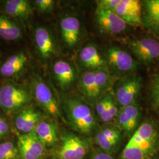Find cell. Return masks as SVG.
<instances>
[{"label":"cell","instance_id":"obj_6","mask_svg":"<svg viewBox=\"0 0 159 159\" xmlns=\"http://www.w3.org/2000/svg\"><path fill=\"white\" fill-rule=\"evenodd\" d=\"M129 46L131 52L142 63H152L159 58V42L154 39L144 37L134 40Z\"/></svg>","mask_w":159,"mask_h":159},{"label":"cell","instance_id":"obj_29","mask_svg":"<svg viewBox=\"0 0 159 159\" xmlns=\"http://www.w3.org/2000/svg\"><path fill=\"white\" fill-rule=\"evenodd\" d=\"M34 4L37 9L41 12H48L52 10L54 1L52 0H36Z\"/></svg>","mask_w":159,"mask_h":159},{"label":"cell","instance_id":"obj_27","mask_svg":"<svg viewBox=\"0 0 159 159\" xmlns=\"http://www.w3.org/2000/svg\"><path fill=\"white\" fill-rule=\"evenodd\" d=\"M102 135L106 137L107 139L110 140L116 143L119 144L121 139V131L118 127H113V126H104L99 129Z\"/></svg>","mask_w":159,"mask_h":159},{"label":"cell","instance_id":"obj_16","mask_svg":"<svg viewBox=\"0 0 159 159\" xmlns=\"http://www.w3.org/2000/svg\"><path fill=\"white\" fill-rule=\"evenodd\" d=\"M41 119V114L33 107H26L17 114L15 125L17 130L23 134L34 131Z\"/></svg>","mask_w":159,"mask_h":159},{"label":"cell","instance_id":"obj_2","mask_svg":"<svg viewBox=\"0 0 159 159\" xmlns=\"http://www.w3.org/2000/svg\"><path fill=\"white\" fill-rule=\"evenodd\" d=\"M63 109L71 127L80 134L90 136L96 130L97 119L89 105L75 97L63 102Z\"/></svg>","mask_w":159,"mask_h":159},{"label":"cell","instance_id":"obj_19","mask_svg":"<svg viewBox=\"0 0 159 159\" xmlns=\"http://www.w3.org/2000/svg\"><path fill=\"white\" fill-rule=\"evenodd\" d=\"M34 133L45 147H52L58 140V130L54 123L41 120L36 126Z\"/></svg>","mask_w":159,"mask_h":159},{"label":"cell","instance_id":"obj_26","mask_svg":"<svg viewBox=\"0 0 159 159\" xmlns=\"http://www.w3.org/2000/svg\"><path fill=\"white\" fill-rule=\"evenodd\" d=\"M96 83L98 89L101 94L104 91L110 84V74L105 68L96 70Z\"/></svg>","mask_w":159,"mask_h":159},{"label":"cell","instance_id":"obj_30","mask_svg":"<svg viewBox=\"0 0 159 159\" xmlns=\"http://www.w3.org/2000/svg\"><path fill=\"white\" fill-rule=\"evenodd\" d=\"M121 0H102L97 2V7L114 11Z\"/></svg>","mask_w":159,"mask_h":159},{"label":"cell","instance_id":"obj_1","mask_svg":"<svg viewBox=\"0 0 159 159\" xmlns=\"http://www.w3.org/2000/svg\"><path fill=\"white\" fill-rule=\"evenodd\" d=\"M159 136L156 126L149 121L139 125L120 154L119 159H149L157 152Z\"/></svg>","mask_w":159,"mask_h":159},{"label":"cell","instance_id":"obj_15","mask_svg":"<svg viewBox=\"0 0 159 159\" xmlns=\"http://www.w3.org/2000/svg\"><path fill=\"white\" fill-rule=\"evenodd\" d=\"M60 31L66 46L72 48L79 41L81 24L79 20L74 16L64 17L60 21Z\"/></svg>","mask_w":159,"mask_h":159},{"label":"cell","instance_id":"obj_10","mask_svg":"<svg viewBox=\"0 0 159 159\" xmlns=\"http://www.w3.org/2000/svg\"><path fill=\"white\" fill-rule=\"evenodd\" d=\"M140 119V108L134 102L120 108L116 120L120 130L131 136L138 127Z\"/></svg>","mask_w":159,"mask_h":159},{"label":"cell","instance_id":"obj_12","mask_svg":"<svg viewBox=\"0 0 159 159\" xmlns=\"http://www.w3.org/2000/svg\"><path fill=\"white\" fill-rule=\"evenodd\" d=\"M142 3L137 0H121L114 11L125 23L134 25L142 24Z\"/></svg>","mask_w":159,"mask_h":159},{"label":"cell","instance_id":"obj_11","mask_svg":"<svg viewBox=\"0 0 159 159\" xmlns=\"http://www.w3.org/2000/svg\"><path fill=\"white\" fill-rule=\"evenodd\" d=\"M106 57L108 64L119 71L130 72L136 69V61L128 52L119 47H110Z\"/></svg>","mask_w":159,"mask_h":159},{"label":"cell","instance_id":"obj_25","mask_svg":"<svg viewBox=\"0 0 159 159\" xmlns=\"http://www.w3.org/2000/svg\"><path fill=\"white\" fill-rule=\"evenodd\" d=\"M119 110L116 102L114 101L113 98L110 96H107V104L104 113L100 118V120L104 123H108L114 119H116Z\"/></svg>","mask_w":159,"mask_h":159},{"label":"cell","instance_id":"obj_32","mask_svg":"<svg viewBox=\"0 0 159 159\" xmlns=\"http://www.w3.org/2000/svg\"><path fill=\"white\" fill-rule=\"evenodd\" d=\"M90 159H114L111 154L106 153L100 148L94 150L91 152Z\"/></svg>","mask_w":159,"mask_h":159},{"label":"cell","instance_id":"obj_24","mask_svg":"<svg viewBox=\"0 0 159 159\" xmlns=\"http://www.w3.org/2000/svg\"><path fill=\"white\" fill-rule=\"evenodd\" d=\"M20 154L18 146L11 142L0 143V159H18Z\"/></svg>","mask_w":159,"mask_h":159},{"label":"cell","instance_id":"obj_23","mask_svg":"<svg viewBox=\"0 0 159 159\" xmlns=\"http://www.w3.org/2000/svg\"><path fill=\"white\" fill-rule=\"evenodd\" d=\"M23 37L21 29L7 16L0 14V37L7 41H17Z\"/></svg>","mask_w":159,"mask_h":159},{"label":"cell","instance_id":"obj_20","mask_svg":"<svg viewBox=\"0 0 159 159\" xmlns=\"http://www.w3.org/2000/svg\"><path fill=\"white\" fill-rule=\"evenodd\" d=\"M143 4V24L159 35V0H146Z\"/></svg>","mask_w":159,"mask_h":159},{"label":"cell","instance_id":"obj_28","mask_svg":"<svg viewBox=\"0 0 159 159\" xmlns=\"http://www.w3.org/2000/svg\"><path fill=\"white\" fill-rule=\"evenodd\" d=\"M150 97L153 106L159 110V73L152 81L150 86Z\"/></svg>","mask_w":159,"mask_h":159},{"label":"cell","instance_id":"obj_14","mask_svg":"<svg viewBox=\"0 0 159 159\" xmlns=\"http://www.w3.org/2000/svg\"><path fill=\"white\" fill-rule=\"evenodd\" d=\"M34 40L37 51L43 59L47 60L54 55L55 44L48 29L43 26L37 27L34 31Z\"/></svg>","mask_w":159,"mask_h":159},{"label":"cell","instance_id":"obj_33","mask_svg":"<svg viewBox=\"0 0 159 159\" xmlns=\"http://www.w3.org/2000/svg\"><path fill=\"white\" fill-rule=\"evenodd\" d=\"M3 119H4L3 117H1V116H0V123H1V121H2V120Z\"/></svg>","mask_w":159,"mask_h":159},{"label":"cell","instance_id":"obj_22","mask_svg":"<svg viewBox=\"0 0 159 159\" xmlns=\"http://www.w3.org/2000/svg\"><path fill=\"white\" fill-rule=\"evenodd\" d=\"M79 58L82 64L90 70L105 68V60L93 45L89 44L84 47L80 52Z\"/></svg>","mask_w":159,"mask_h":159},{"label":"cell","instance_id":"obj_7","mask_svg":"<svg viewBox=\"0 0 159 159\" xmlns=\"http://www.w3.org/2000/svg\"><path fill=\"white\" fill-rule=\"evenodd\" d=\"M141 89L140 77L132 76L128 77L120 83L117 87L115 97L116 102L121 107L134 103Z\"/></svg>","mask_w":159,"mask_h":159},{"label":"cell","instance_id":"obj_3","mask_svg":"<svg viewBox=\"0 0 159 159\" xmlns=\"http://www.w3.org/2000/svg\"><path fill=\"white\" fill-rule=\"evenodd\" d=\"M31 101V92L24 85L7 82L0 89V107L7 114L19 113L27 107Z\"/></svg>","mask_w":159,"mask_h":159},{"label":"cell","instance_id":"obj_4","mask_svg":"<svg viewBox=\"0 0 159 159\" xmlns=\"http://www.w3.org/2000/svg\"><path fill=\"white\" fill-rule=\"evenodd\" d=\"M90 143L72 133H65L55 154L56 159H84L90 152Z\"/></svg>","mask_w":159,"mask_h":159},{"label":"cell","instance_id":"obj_5","mask_svg":"<svg viewBox=\"0 0 159 159\" xmlns=\"http://www.w3.org/2000/svg\"><path fill=\"white\" fill-rule=\"evenodd\" d=\"M32 91L34 99L44 111L55 118H63L57 100L50 88L38 76L33 80Z\"/></svg>","mask_w":159,"mask_h":159},{"label":"cell","instance_id":"obj_13","mask_svg":"<svg viewBox=\"0 0 159 159\" xmlns=\"http://www.w3.org/2000/svg\"><path fill=\"white\" fill-rule=\"evenodd\" d=\"M27 55L23 51L8 57L0 67V74L4 77L13 78L23 73L28 64Z\"/></svg>","mask_w":159,"mask_h":159},{"label":"cell","instance_id":"obj_17","mask_svg":"<svg viewBox=\"0 0 159 159\" xmlns=\"http://www.w3.org/2000/svg\"><path fill=\"white\" fill-rule=\"evenodd\" d=\"M52 71L58 84L64 90L70 89L76 79L74 67L64 60H57L54 63Z\"/></svg>","mask_w":159,"mask_h":159},{"label":"cell","instance_id":"obj_21","mask_svg":"<svg viewBox=\"0 0 159 159\" xmlns=\"http://www.w3.org/2000/svg\"><path fill=\"white\" fill-rule=\"evenodd\" d=\"M79 87L86 100L93 102L99 99L102 94L97 85L96 70L88 71L83 74L80 80Z\"/></svg>","mask_w":159,"mask_h":159},{"label":"cell","instance_id":"obj_18","mask_svg":"<svg viewBox=\"0 0 159 159\" xmlns=\"http://www.w3.org/2000/svg\"><path fill=\"white\" fill-rule=\"evenodd\" d=\"M3 8L7 16L21 21L33 14L32 7L27 0H7L3 2Z\"/></svg>","mask_w":159,"mask_h":159},{"label":"cell","instance_id":"obj_8","mask_svg":"<svg viewBox=\"0 0 159 159\" xmlns=\"http://www.w3.org/2000/svg\"><path fill=\"white\" fill-rule=\"evenodd\" d=\"M17 146L21 159H40L46 149L34 131L19 136Z\"/></svg>","mask_w":159,"mask_h":159},{"label":"cell","instance_id":"obj_9","mask_svg":"<svg viewBox=\"0 0 159 159\" xmlns=\"http://www.w3.org/2000/svg\"><path fill=\"white\" fill-rule=\"evenodd\" d=\"M96 20L98 26L108 34H120L126 29L127 23L113 11L97 7Z\"/></svg>","mask_w":159,"mask_h":159},{"label":"cell","instance_id":"obj_31","mask_svg":"<svg viewBox=\"0 0 159 159\" xmlns=\"http://www.w3.org/2000/svg\"><path fill=\"white\" fill-rule=\"evenodd\" d=\"M107 96L102 97V98H99L96 103V111L97 115L100 119L102 116L106 107L107 104Z\"/></svg>","mask_w":159,"mask_h":159}]
</instances>
